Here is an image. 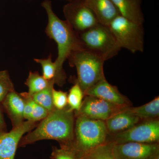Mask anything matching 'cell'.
<instances>
[{
  "mask_svg": "<svg viewBox=\"0 0 159 159\" xmlns=\"http://www.w3.org/2000/svg\"><path fill=\"white\" fill-rule=\"evenodd\" d=\"M42 6L47 12L48 23L45 32L50 39L57 44V56L54 61L57 70V85L62 86L66 82V74L63 68V64L72 52L84 48V46L79 34L74 31L66 21L59 18L52 9L50 0H45Z\"/></svg>",
  "mask_w": 159,
  "mask_h": 159,
  "instance_id": "cell-1",
  "label": "cell"
},
{
  "mask_svg": "<svg viewBox=\"0 0 159 159\" xmlns=\"http://www.w3.org/2000/svg\"><path fill=\"white\" fill-rule=\"evenodd\" d=\"M75 117L68 106L63 109L54 108L36 127L20 140L18 147L31 145L44 140H53L60 145L70 142L74 137Z\"/></svg>",
  "mask_w": 159,
  "mask_h": 159,
  "instance_id": "cell-2",
  "label": "cell"
},
{
  "mask_svg": "<svg viewBox=\"0 0 159 159\" xmlns=\"http://www.w3.org/2000/svg\"><path fill=\"white\" fill-rule=\"evenodd\" d=\"M75 117L74 137L70 142L60 148L67 150L76 158L82 159L106 142L108 132L105 121Z\"/></svg>",
  "mask_w": 159,
  "mask_h": 159,
  "instance_id": "cell-3",
  "label": "cell"
},
{
  "mask_svg": "<svg viewBox=\"0 0 159 159\" xmlns=\"http://www.w3.org/2000/svg\"><path fill=\"white\" fill-rule=\"evenodd\" d=\"M68 59L70 65L77 69V78L74 83L79 84L84 93L105 77L103 71L105 60L85 48L72 52Z\"/></svg>",
  "mask_w": 159,
  "mask_h": 159,
  "instance_id": "cell-4",
  "label": "cell"
},
{
  "mask_svg": "<svg viewBox=\"0 0 159 159\" xmlns=\"http://www.w3.org/2000/svg\"><path fill=\"white\" fill-rule=\"evenodd\" d=\"M79 35L84 48L105 61L116 56L121 50L108 26L99 23Z\"/></svg>",
  "mask_w": 159,
  "mask_h": 159,
  "instance_id": "cell-5",
  "label": "cell"
},
{
  "mask_svg": "<svg viewBox=\"0 0 159 159\" xmlns=\"http://www.w3.org/2000/svg\"><path fill=\"white\" fill-rule=\"evenodd\" d=\"M108 26L121 48L127 49L133 53L144 51L143 25L119 15Z\"/></svg>",
  "mask_w": 159,
  "mask_h": 159,
  "instance_id": "cell-6",
  "label": "cell"
},
{
  "mask_svg": "<svg viewBox=\"0 0 159 159\" xmlns=\"http://www.w3.org/2000/svg\"><path fill=\"white\" fill-rule=\"evenodd\" d=\"M112 134L107 139L106 142L114 144L130 142L158 143L159 120L158 119L143 120L127 130Z\"/></svg>",
  "mask_w": 159,
  "mask_h": 159,
  "instance_id": "cell-7",
  "label": "cell"
},
{
  "mask_svg": "<svg viewBox=\"0 0 159 159\" xmlns=\"http://www.w3.org/2000/svg\"><path fill=\"white\" fill-rule=\"evenodd\" d=\"M63 13L66 21L79 34L99 23L85 0H72L64 7Z\"/></svg>",
  "mask_w": 159,
  "mask_h": 159,
  "instance_id": "cell-8",
  "label": "cell"
},
{
  "mask_svg": "<svg viewBox=\"0 0 159 159\" xmlns=\"http://www.w3.org/2000/svg\"><path fill=\"white\" fill-rule=\"evenodd\" d=\"M84 97L79 110L74 112L75 116H82L89 119L105 121L126 108L110 103L97 97L89 96Z\"/></svg>",
  "mask_w": 159,
  "mask_h": 159,
  "instance_id": "cell-9",
  "label": "cell"
},
{
  "mask_svg": "<svg viewBox=\"0 0 159 159\" xmlns=\"http://www.w3.org/2000/svg\"><path fill=\"white\" fill-rule=\"evenodd\" d=\"M113 152L116 159H154L159 155V145L134 142L114 144Z\"/></svg>",
  "mask_w": 159,
  "mask_h": 159,
  "instance_id": "cell-10",
  "label": "cell"
},
{
  "mask_svg": "<svg viewBox=\"0 0 159 159\" xmlns=\"http://www.w3.org/2000/svg\"><path fill=\"white\" fill-rule=\"evenodd\" d=\"M38 122L26 120L12 128L9 132L0 135V159H15L20 140L25 134L34 129Z\"/></svg>",
  "mask_w": 159,
  "mask_h": 159,
  "instance_id": "cell-11",
  "label": "cell"
},
{
  "mask_svg": "<svg viewBox=\"0 0 159 159\" xmlns=\"http://www.w3.org/2000/svg\"><path fill=\"white\" fill-rule=\"evenodd\" d=\"M84 94V96L97 97L118 106L130 107L128 99L120 93L116 87L110 84L105 77L86 91Z\"/></svg>",
  "mask_w": 159,
  "mask_h": 159,
  "instance_id": "cell-12",
  "label": "cell"
},
{
  "mask_svg": "<svg viewBox=\"0 0 159 159\" xmlns=\"http://www.w3.org/2000/svg\"><path fill=\"white\" fill-rule=\"evenodd\" d=\"M2 103L11 120L12 128L19 126L25 121L24 100L20 93L12 91L6 96Z\"/></svg>",
  "mask_w": 159,
  "mask_h": 159,
  "instance_id": "cell-13",
  "label": "cell"
},
{
  "mask_svg": "<svg viewBox=\"0 0 159 159\" xmlns=\"http://www.w3.org/2000/svg\"><path fill=\"white\" fill-rule=\"evenodd\" d=\"M85 2L99 23L102 25L108 26L114 19L120 15L111 0H85Z\"/></svg>",
  "mask_w": 159,
  "mask_h": 159,
  "instance_id": "cell-14",
  "label": "cell"
},
{
  "mask_svg": "<svg viewBox=\"0 0 159 159\" xmlns=\"http://www.w3.org/2000/svg\"><path fill=\"white\" fill-rule=\"evenodd\" d=\"M126 108L106 120V125L108 134H112L124 131L140 122L141 120L138 117L125 110Z\"/></svg>",
  "mask_w": 159,
  "mask_h": 159,
  "instance_id": "cell-15",
  "label": "cell"
},
{
  "mask_svg": "<svg viewBox=\"0 0 159 159\" xmlns=\"http://www.w3.org/2000/svg\"><path fill=\"white\" fill-rule=\"evenodd\" d=\"M120 15L128 19L143 25L144 17L141 9L142 0H111Z\"/></svg>",
  "mask_w": 159,
  "mask_h": 159,
  "instance_id": "cell-16",
  "label": "cell"
},
{
  "mask_svg": "<svg viewBox=\"0 0 159 159\" xmlns=\"http://www.w3.org/2000/svg\"><path fill=\"white\" fill-rule=\"evenodd\" d=\"M125 109L142 121L158 119L159 97H157L150 102L141 106L134 107H129Z\"/></svg>",
  "mask_w": 159,
  "mask_h": 159,
  "instance_id": "cell-17",
  "label": "cell"
},
{
  "mask_svg": "<svg viewBox=\"0 0 159 159\" xmlns=\"http://www.w3.org/2000/svg\"><path fill=\"white\" fill-rule=\"evenodd\" d=\"M53 81L54 82V80H48L45 79L38 72L30 71L25 84L29 88L28 93L32 95L47 88Z\"/></svg>",
  "mask_w": 159,
  "mask_h": 159,
  "instance_id": "cell-18",
  "label": "cell"
},
{
  "mask_svg": "<svg viewBox=\"0 0 159 159\" xmlns=\"http://www.w3.org/2000/svg\"><path fill=\"white\" fill-rule=\"evenodd\" d=\"M54 84L55 83L53 81L47 88L31 95L34 102L44 107L49 113L55 108L52 99V91Z\"/></svg>",
  "mask_w": 159,
  "mask_h": 159,
  "instance_id": "cell-19",
  "label": "cell"
},
{
  "mask_svg": "<svg viewBox=\"0 0 159 159\" xmlns=\"http://www.w3.org/2000/svg\"><path fill=\"white\" fill-rule=\"evenodd\" d=\"M34 61L41 66L43 77L48 80H54L56 84L58 74L56 64L52 61V55L50 54L47 58H34Z\"/></svg>",
  "mask_w": 159,
  "mask_h": 159,
  "instance_id": "cell-20",
  "label": "cell"
},
{
  "mask_svg": "<svg viewBox=\"0 0 159 159\" xmlns=\"http://www.w3.org/2000/svg\"><path fill=\"white\" fill-rule=\"evenodd\" d=\"M114 143L106 142L90 152L82 159H116L114 156Z\"/></svg>",
  "mask_w": 159,
  "mask_h": 159,
  "instance_id": "cell-21",
  "label": "cell"
},
{
  "mask_svg": "<svg viewBox=\"0 0 159 159\" xmlns=\"http://www.w3.org/2000/svg\"><path fill=\"white\" fill-rule=\"evenodd\" d=\"M67 96L68 106L71 111H77L82 104L84 94L78 84L74 83Z\"/></svg>",
  "mask_w": 159,
  "mask_h": 159,
  "instance_id": "cell-22",
  "label": "cell"
},
{
  "mask_svg": "<svg viewBox=\"0 0 159 159\" xmlns=\"http://www.w3.org/2000/svg\"><path fill=\"white\" fill-rule=\"evenodd\" d=\"M15 90L14 84L8 71H0V103L9 93Z\"/></svg>",
  "mask_w": 159,
  "mask_h": 159,
  "instance_id": "cell-23",
  "label": "cell"
},
{
  "mask_svg": "<svg viewBox=\"0 0 159 159\" xmlns=\"http://www.w3.org/2000/svg\"><path fill=\"white\" fill-rule=\"evenodd\" d=\"M67 93L61 90H56L54 88L52 91V99L54 108L61 110L68 105Z\"/></svg>",
  "mask_w": 159,
  "mask_h": 159,
  "instance_id": "cell-24",
  "label": "cell"
},
{
  "mask_svg": "<svg viewBox=\"0 0 159 159\" xmlns=\"http://www.w3.org/2000/svg\"><path fill=\"white\" fill-rule=\"evenodd\" d=\"M24 102V116L25 119L29 120L33 108L34 101L28 92L20 93Z\"/></svg>",
  "mask_w": 159,
  "mask_h": 159,
  "instance_id": "cell-25",
  "label": "cell"
},
{
  "mask_svg": "<svg viewBox=\"0 0 159 159\" xmlns=\"http://www.w3.org/2000/svg\"><path fill=\"white\" fill-rule=\"evenodd\" d=\"M49 113V112L46 109L34 101L33 110L29 121L36 122L41 121L45 118Z\"/></svg>",
  "mask_w": 159,
  "mask_h": 159,
  "instance_id": "cell-26",
  "label": "cell"
},
{
  "mask_svg": "<svg viewBox=\"0 0 159 159\" xmlns=\"http://www.w3.org/2000/svg\"><path fill=\"white\" fill-rule=\"evenodd\" d=\"M51 158V159H77L67 150L61 148H58L56 147H53L52 148Z\"/></svg>",
  "mask_w": 159,
  "mask_h": 159,
  "instance_id": "cell-27",
  "label": "cell"
},
{
  "mask_svg": "<svg viewBox=\"0 0 159 159\" xmlns=\"http://www.w3.org/2000/svg\"><path fill=\"white\" fill-rule=\"evenodd\" d=\"M0 127L4 130L6 129V122H5V119L3 117L2 112L1 108H0Z\"/></svg>",
  "mask_w": 159,
  "mask_h": 159,
  "instance_id": "cell-28",
  "label": "cell"
},
{
  "mask_svg": "<svg viewBox=\"0 0 159 159\" xmlns=\"http://www.w3.org/2000/svg\"><path fill=\"white\" fill-rule=\"evenodd\" d=\"M5 132H6V131H5V130H4V129H2L0 127V135Z\"/></svg>",
  "mask_w": 159,
  "mask_h": 159,
  "instance_id": "cell-29",
  "label": "cell"
},
{
  "mask_svg": "<svg viewBox=\"0 0 159 159\" xmlns=\"http://www.w3.org/2000/svg\"><path fill=\"white\" fill-rule=\"evenodd\" d=\"M68 1H71L72 0H68Z\"/></svg>",
  "mask_w": 159,
  "mask_h": 159,
  "instance_id": "cell-30",
  "label": "cell"
}]
</instances>
